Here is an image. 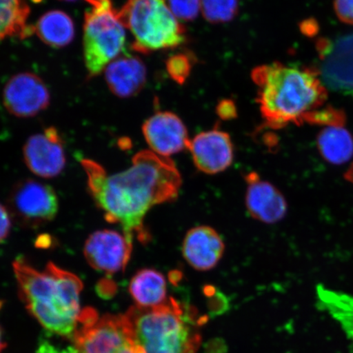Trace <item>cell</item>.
<instances>
[{
	"instance_id": "5",
	"label": "cell",
	"mask_w": 353,
	"mask_h": 353,
	"mask_svg": "<svg viewBox=\"0 0 353 353\" xmlns=\"http://www.w3.org/2000/svg\"><path fill=\"white\" fill-rule=\"evenodd\" d=\"M117 16L134 37L136 51L174 48L184 41L183 29L165 0H128Z\"/></svg>"
},
{
	"instance_id": "19",
	"label": "cell",
	"mask_w": 353,
	"mask_h": 353,
	"mask_svg": "<svg viewBox=\"0 0 353 353\" xmlns=\"http://www.w3.org/2000/svg\"><path fill=\"white\" fill-rule=\"evenodd\" d=\"M33 32L47 46L61 48L72 42L76 30L74 21L68 13L52 10L41 17L34 26Z\"/></svg>"
},
{
	"instance_id": "23",
	"label": "cell",
	"mask_w": 353,
	"mask_h": 353,
	"mask_svg": "<svg viewBox=\"0 0 353 353\" xmlns=\"http://www.w3.org/2000/svg\"><path fill=\"white\" fill-rule=\"evenodd\" d=\"M239 0H201V10L205 19L212 23H222L235 17Z\"/></svg>"
},
{
	"instance_id": "8",
	"label": "cell",
	"mask_w": 353,
	"mask_h": 353,
	"mask_svg": "<svg viewBox=\"0 0 353 353\" xmlns=\"http://www.w3.org/2000/svg\"><path fill=\"white\" fill-rule=\"evenodd\" d=\"M59 199L50 185L25 179L13 187L8 200L11 217L22 226L39 228L54 220Z\"/></svg>"
},
{
	"instance_id": "4",
	"label": "cell",
	"mask_w": 353,
	"mask_h": 353,
	"mask_svg": "<svg viewBox=\"0 0 353 353\" xmlns=\"http://www.w3.org/2000/svg\"><path fill=\"white\" fill-rule=\"evenodd\" d=\"M123 315L139 353H197L200 348L202 319L173 297L156 307H132Z\"/></svg>"
},
{
	"instance_id": "22",
	"label": "cell",
	"mask_w": 353,
	"mask_h": 353,
	"mask_svg": "<svg viewBox=\"0 0 353 353\" xmlns=\"http://www.w3.org/2000/svg\"><path fill=\"white\" fill-rule=\"evenodd\" d=\"M30 8L25 0H0V41L8 37L26 38L33 33L28 26Z\"/></svg>"
},
{
	"instance_id": "20",
	"label": "cell",
	"mask_w": 353,
	"mask_h": 353,
	"mask_svg": "<svg viewBox=\"0 0 353 353\" xmlns=\"http://www.w3.org/2000/svg\"><path fill=\"white\" fill-rule=\"evenodd\" d=\"M322 157L330 164L342 165L353 156V139L343 126H329L317 137Z\"/></svg>"
},
{
	"instance_id": "17",
	"label": "cell",
	"mask_w": 353,
	"mask_h": 353,
	"mask_svg": "<svg viewBox=\"0 0 353 353\" xmlns=\"http://www.w3.org/2000/svg\"><path fill=\"white\" fill-rule=\"evenodd\" d=\"M105 82L112 94L121 99L138 94L147 81V70L134 56H121L105 69Z\"/></svg>"
},
{
	"instance_id": "24",
	"label": "cell",
	"mask_w": 353,
	"mask_h": 353,
	"mask_svg": "<svg viewBox=\"0 0 353 353\" xmlns=\"http://www.w3.org/2000/svg\"><path fill=\"white\" fill-rule=\"evenodd\" d=\"M168 6L176 19L192 21L200 12L201 0H168Z\"/></svg>"
},
{
	"instance_id": "18",
	"label": "cell",
	"mask_w": 353,
	"mask_h": 353,
	"mask_svg": "<svg viewBox=\"0 0 353 353\" xmlns=\"http://www.w3.org/2000/svg\"><path fill=\"white\" fill-rule=\"evenodd\" d=\"M129 290L136 306L152 308L165 303L167 298V283L162 273L154 269L145 268L132 277Z\"/></svg>"
},
{
	"instance_id": "28",
	"label": "cell",
	"mask_w": 353,
	"mask_h": 353,
	"mask_svg": "<svg viewBox=\"0 0 353 353\" xmlns=\"http://www.w3.org/2000/svg\"><path fill=\"white\" fill-rule=\"evenodd\" d=\"M218 113L223 119L235 117V105L230 101H223L219 105Z\"/></svg>"
},
{
	"instance_id": "21",
	"label": "cell",
	"mask_w": 353,
	"mask_h": 353,
	"mask_svg": "<svg viewBox=\"0 0 353 353\" xmlns=\"http://www.w3.org/2000/svg\"><path fill=\"white\" fill-rule=\"evenodd\" d=\"M316 294L322 310L332 316L353 341V296L322 285L317 287Z\"/></svg>"
},
{
	"instance_id": "1",
	"label": "cell",
	"mask_w": 353,
	"mask_h": 353,
	"mask_svg": "<svg viewBox=\"0 0 353 353\" xmlns=\"http://www.w3.org/2000/svg\"><path fill=\"white\" fill-rule=\"evenodd\" d=\"M88 187L105 220L120 224L128 239L148 242L144 218L153 206L174 200L182 178L173 161L152 151L136 154L129 169L108 174L91 160L81 162Z\"/></svg>"
},
{
	"instance_id": "7",
	"label": "cell",
	"mask_w": 353,
	"mask_h": 353,
	"mask_svg": "<svg viewBox=\"0 0 353 353\" xmlns=\"http://www.w3.org/2000/svg\"><path fill=\"white\" fill-rule=\"evenodd\" d=\"M72 353H139L123 314L99 316L94 309H83Z\"/></svg>"
},
{
	"instance_id": "13",
	"label": "cell",
	"mask_w": 353,
	"mask_h": 353,
	"mask_svg": "<svg viewBox=\"0 0 353 353\" xmlns=\"http://www.w3.org/2000/svg\"><path fill=\"white\" fill-rule=\"evenodd\" d=\"M188 149L197 169L216 174L232 165L234 154L230 136L217 129L202 132L190 140Z\"/></svg>"
},
{
	"instance_id": "3",
	"label": "cell",
	"mask_w": 353,
	"mask_h": 353,
	"mask_svg": "<svg viewBox=\"0 0 353 353\" xmlns=\"http://www.w3.org/2000/svg\"><path fill=\"white\" fill-rule=\"evenodd\" d=\"M259 87L262 116L272 128L309 122L327 99V91L316 72L274 63L253 72Z\"/></svg>"
},
{
	"instance_id": "30",
	"label": "cell",
	"mask_w": 353,
	"mask_h": 353,
	"mask_svg": "<svg viewBox=\"0 0 353 353\" xmlns=\"http://www.w3.org/2000/svg\"><path fill=\"white\" fill-rule=\"evenodd\" d=\"M6 343L3 341V336H2V332L1 329H0V353L2 352V351L4 350V347H6Z\"/></svg>"
},
{
	"instance_id": "11",
	"label": "cell",
	"mask_w": 353,
	"mask_h": 353,
	"mask_svg": "<svg viewBox=\"0 0 353 353\" xmlns=\"http://www.w3.org/2000/svg\"><path fill=\"white\" fill-rule=\"evenodd\" d=\"M132 250V241L125 234L112 230L97 231L88 238L85 257L97 271L108 275L125 271Z\"/></svg>"
},
{
	"instance_id": "6",
	"label": "cell",
	"mask_w": 353,
	"mask_h": 353,
	"mask_svg": "<svg viewBox=\"0 0 353 353\" xmlns=\"http://www.w3.org/2000/svg\"><path fill=\"white\" fill-rule=\"evenodd\" d=\"M83 54L88 77L99 76L125 47L126 33L110 0H85Z\"/></svg>"
},
{
	"instance_id": "10",
	"label": "cell",
	"mask_w": 353,
	"mask_h": 353,
	"mask_svg": "<svg viewBox=\"0 0 353 353\" xmlns=\"http://www.w3.org/2000/svg\"><path fill=\"white\" fill-rule=\"evenodd\" d=\"M50 90L37 74L23 72L15 74L6 83L3 101L8 112L19 118H30L48 108Z\"/></svg>"
},
{
	"instance_id": "2",
	"label": "cell",
	"mask_w": 353,
	"mask_h": 353,
	"mask_svg": "<svg viewBox=\"0 0 353 353\" xmlns=\"http://www.w3.org/2000/svg\"><path fill=\"white\" fill-rule=\"evenodd\" d=\"M13 272L21 301L34 319L48 333L72 341L83 312L81 280L54 263L39 271L23 258L13 262Z\"/></svg>"
},
{
	"instance_id": "15",
	"label": "cell",
	"mask_w": 353,
	"mask_h": 353,
	"mask_svg": "<svg viewBox=\"0 0 353 353\" xmlns=\"http://www.w3.org/2000/svg\"><path fill=\"white\" fill-rule=\"evenodd\" d=\"M245 180V205L251 217L265 223H275L285 217L287 203L279 190L254 172L247 175Z\"/></svg>"
},
{
	"instance_id": "12",
	"label": "cell",
	"mask_w": 353,
	"mask_h": 353,
	"mask_svg": "<svg viewBox=\"0 0 353 353\" xmlns=\"http://www.w3.org/2000/svg\"><path fill=\"white\" fill-rule=\"evenodd\" d=\"M26 166L35 175L44 179L59 176L65 165L63 141L54 127L47 128L42 134H34L23 148Z\"/></svg>"
},
{
	"instance_id": "29",
	"label": "cell",
	"mask_w": 353,
	"mask_h": 353,
	"mask_svg": "<svg viewBox=\"0 0 353 353\" xmlns=\"http://www.w3.org/2000/svg\"><path fill=\"white\" fill-rule=\"evenodd\" d=\"M346 179L350 182L353 183V165L350 167V169L348 170L345 174Z\"/></svg>"
},
{
	"instance_id": "31",
	"label": "cell",
	"mask_w": 353,
	"mask_h": 353,
	"mask_svg": "<svg viewBox=\"0 0 353 353\" xmlns=\"http://www.w3.org/2000/svg\"><path fill=\"white\" fill-rule=\"evenodd\" d=\"M60 1L72 2V1H76V0H60Z\"/></svg>"
},
{
	"instance_id": "9",
	"label": "cell",
	"mask_w": 353,
	"mask_h": 353,
	"mask_svg": "<svg viewBox=\"0 0 353 353\" xmlns=\"http://www.w3.org/2000/svg\"><path fill=\"white\" fill-rule=\"evenodd\" d=\"M322 83L339 94L353 97V33L317 44Z\"/></svg>"
},
{
	"instance_id": "16",
	"label": "cell",
	"mask_w": 353,
	"mask_h": 353,
	"mask_svg": "<svg viewBox=\"0 0 353 353\" xmlns=\"http://www.w3.org/2000/svg\"><path fill=\"white\" fill-rule=\"evenodd\" d=\"M224 250L222 238L210 227L194 228L184 238L183 257L199 271H209L216 267L223 257Z\"/></svg>"
},
{
	"instance_id": "14",
	"label": "cell",
	"mask_w": 353,
	"mask_h": 353,
	"mask_svg": "<svg viewBox=\"0 0 353 353\" xmlns=\"http://www.w3.org/2000/svg\"><path fill=\"white\" fill-rule=\"evenodd\" d=\"M144 138L152 152L169 157L188 149V130L180 118L171 112H158L145 121Z\"/></svg>"
},
{
	"instance_id": "27",
	"label": "cell",
	"mask_w": 353,
	"mask_h": 353,
	"mask_svg": "<svg viewBox=\"0 0 353 353\" xmlns=\"http://www.w3.org/2000/svg\"><path fill=\"white\" fill-rule=\"evenodd\" d=\"M12 228L11 214L10 211L0 203V243L10 236Z\"/></svg>"
},
{
	"instance_id": "25",
	"label": "cell",
	"mask_w": 353,
	"mask_h": 353,
	"mask_svg": "<svg viewBox=\"0 0 353 353\" xmlns=\"http://www.w3.org/2000/svg\"><path fill=\"white\" fill-rule=\"evenodd\" d=\"M190 61L183 55H176L171 57L167 63V69L172 78L176 82L182 83L188 77L190 72Z\"/></svg>"
},
{
	"instance_id": "26",
	"label": "cell",
	"mask_w": 353,
	"mask_h": 353,
	"mask_svg": "<svg viewBox=\"0 0 353 353\" xmlns=\"http://www.w3.org/2000/svg\"><path fill=\"white\" fill-rule=\"evenodd\" d=\"M334 10L339 19L353 25V0H335Z\"/></svg>"
}]
</instances>
